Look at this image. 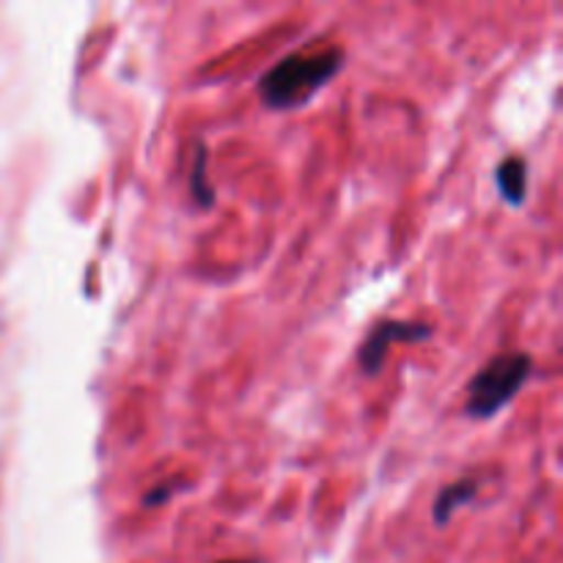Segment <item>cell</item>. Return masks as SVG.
Instances as JSON below:
<instances>
[{"instance_id":"cell-7","label":"cell","mask_w":563,"mask_h":563,"mask_svg":"<svg viewBox=\"0 0 563 563\" xmlns=\"http://www.w3.org/2000/svg\"><path fill=\"white\" fill-rule=\"evenodd\" d=\"M170 495H174V487H168V484H159V487L148 489V493L143 495L141 506L143 509H157V506H163L165 500H170Z\"/></svg>"},{"instance_id":"cell-1","label":"cell","mask_w":563,"mask_h":563,"mask_svg":"<svg viewBox=\"0 0 563 563\" xmlns=\"http://www.w3.org/2000/svg\"><path fill=\"white\" fill-rule=\"evenodd\" d=\"M344 69V49L295 53L269 66L258 80V97L269 110H295L311 102L339 71Z\"/></svg>"},{"instance_id":"cell-3","label":"cell","mask_w":563,"mask_h":563,"mask_svg":"<svg viewBox=\"0 0 563 563\" xmlns=\"http://www.w3.org/2000/svg\"><path fill=\"white\" fill-rule=\"evenodd\" d=\"M432 324L427 322H407V319H383L377 328L368 333V339L363 341L361 350H357V366L363 374L374 377V374L383 372L385 361H388V350L394 344H418V341L432 339Z\"/></svg>"},{"instance_id":"cell-6","label":"cell","mask_w":563,"mask_h":563,"mask_svg":"<svg viewBox=\"0 0 563 563\" xmlns=\"http://www.w3.org/2000/svg\"><path fill=\"white\" fill-rule=\"evenodd\" d=\"M207 165H209L207 146H203V143L198 141L196 143V154H192L190 196H192V201H196L201 209L214 207V187H212V181L207 179Z\"/></svg>"},{"instance_id":"cell-5","label":"cell","mask_w":563,"mask_h":563,"mask_svg":"<svg viewBox=\"0 0 563 563\" xmlns=\"http://www.w3.org/2000/svg\"><path fill=\"white\" fill-rule=\"evenodd\" d=\"M476 495H478L476 478H462V482H454V484H449V487L440 489L438 500H434V506H432V517H434V522H438V528L449 526L451 517H454L462 506L471 504Z\"/></svg>"},{"instance_id":"cell-8","label":"cell","mask_w":563,"mask_h":563,"mask_svg":"<svg viewBox=\"0 0 563 563\" xmlns=\"http://www.w3.org/2000/svg\"><path fill=\"white\" fill-rule=\"evenodd\" d=\"M218 563H256V561H218Z\"/></svg>"},{"instance_id":"cell-4","label":"cell","mask_w":563,"mask_h":563,"mask_svg":"<svg viewBox=\"0 0 563 563\" xmlns=\"http://www.w3.org/2000/svg\"><path fill=\"white\" fill-rule=\"evenodd\" d=\"M495 185H498L500 196L511 207H522L528 196V163L520 154H509L504 163L495 168Z\"/></svg>"},{"instance_id":"cell-2","label":"cell","mask_w":563,"mask_h":563,"mask_svg":"<svg viewBox=\"0 0 563 563\" xmlns=\"http://www.w3.org/2000/svg\"><path fill=\"white\" fill-rule=\"evenodd\" d=\"M531 372L533 357L528 352L515 350L504 352V355H495L467 383L465 416L473 418V421H487V418L498 416L504 407H509L515 401V396L528 383Z\"/></svg>"}]
</instances>
